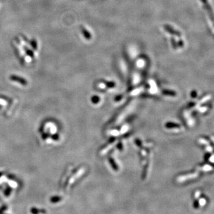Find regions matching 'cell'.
Segmentation results:
<instances>
[{
    "label": "cell",
    "instance_id": "52a82bcc",
    "mask_svg": "<svg viewBox=\"0 0 214 214\" xmlns=\"http://www.w3.org/2000/svg\"><path fill=\"white\" fill-rule=\"evenodd\" d=\"M7 208V206L6 205L3 206L1 208H0V214H3L4 211H5Z\"/></svg>",
    "mask_w": 214,
    "mask_h": 214
},
{
    "label": "cell",
    "instance_id": "7a4b0ae2",
    "mask_svg": "<svg viewBox=\"0 0 214 214\" xmlns=\"http://www.w3.org/2000/svg\"><path fill=\"white\" fill-rule=\"evenodd\" d=\"M62 199V198L60 197V196H54V197H52L51 199H50V202L51 203H58L59 202H60Z\"/></svg>",
    "mask_w": 214,
    "mask_h": 214
},
{
    "label": "cell",
    "instance_id": "ba28073f",
    "mask_svg": "<svg viewBox=\"0 0 214 214\" xmlns=\"http://www.w3.org/2000/svg\"><path fill=\"white\" fill-rule=\"evenodd\" d=\"M83 34L85 36V37L86 38H89V35L87 34L88 33L87 32V31H86L85 30H83Z\"/></svg>",
    "mask_w": 214,
    "mask_h": 214
},
{
    "label": "cell",
    "instance_id": "5b68a950",
    "mask_svg": "<svg viewBox=\"0 0 214 214\" xmlns=\"http://www.w3.org/2000/svg\"><path fill=\"white\" fill-rule=\"evenodd\" d=\"M25 51H26V52L27 55H29L30 57H33L34 56V54H33V52L29 49H27L26 48L25 49Z\"/></svg>",
    "mask_w": 214,
    "mask_h": 214
},
{
    "label": "cell",
    "instance_id": "3957f363",
    "mask_svg": "<svg viewBox=\"0 0 214 214\" xmlns=\"http://www.w3.org/2000/svg\"><path fill=\"white\" fill-rule=\"evenodd\" d=\"M11 79L13 80H17V82H20L21 83H25V80L22 79V78H20V77H16L15 76H12L11 77Z\"/></svg>",
    "mask_w": 214,
    "mask_h": 214
},
{
    "label": "cell",
    "instance_id": "6da1fadb",
    "mask_svg": "<svg viewBox=\"0 0 214 214\" xmlns=\"http://www.w3.org/2000/svg\"><path fill=\"white\" fill-rule=\"evenodd\" d=\"M30 212L32 214H39V213L45 214L46 212V211L45 209H39L36 208H32L30 209Z\"/></svg>",
    "mask_w": 214,
    "mask_h": 214
},
{
    "label": "cell",
    "instance_id": "8992f818",
    "mask_svg": "<svg viewBox=\"0 0 214 214\" xmlns=\"http://www.w3.org/2000/svg\"><path fill=\"white\" fill-rule=\"evenodd\" d=\"M30 44H31V45H32V46L33 48H34V49H37V46H38L37 43V42H36L34 40L32 41Z\"/></svg>",
    "mask_w": 214,
    "mask_h": 214
},
{
    "label": "cell",
    "instance_id": "277c9868",
    "mask_svg": "<svg viewBox=\"0 0 214 214\" xmlns=\"http://www.w3.org/2000/svg\"><path fill=\"white\" fill-rule=\"evenodd\" d=\"M193 206L194 209H198L200 206V202L199 200H195L193 202Z\"/></svg>",
    "mask_w": 214,
    "mask_h": 214
}]
</instances>
